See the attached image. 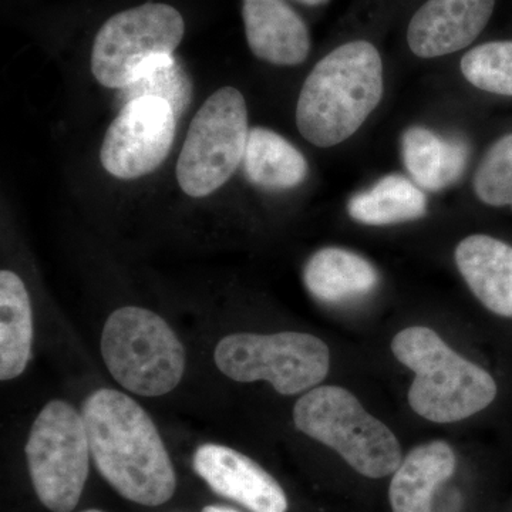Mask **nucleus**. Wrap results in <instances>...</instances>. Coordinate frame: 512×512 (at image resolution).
<instances>
[{"instance_id": "obj_1", "label": "nucleus", "mask_w": 512, "mask_h": 512, "mask_svg": "<svg viewBox=\"0 0 512 512\" xmlns=\"http://www.w3.org/2000/svg\"><path fill=\"white\" fill-rule=\"evenodd\" d=\"M82 416L94 464L117 493L147 507L171 500L177 487L173 461L136 400L100 389L84 400Z\"/></svg>"}, {"instance_id": "obj_2", "label": "nucleus", "mask_w": 512, "mask_h": 512, "mask_svg": "<svg viewBox=\"0 0 512 512\" xmlns=\"http://www.w3.org/2000/svg\"><path fill=\"white\" fill-rule=\"evenodd\" d=\"M383 60L369 37H353L322 57L303 83L296 106L299 133L316 147L348 140L383 97Z\"/></svg>"}, {"instance_id": "obj_3", "label": "nucleus", "mask_w": 512, "mask_h": 512, "mask_svg": "<svg viewBox=\"0 0 512 512\" xmlns=\"http://www.w3.org/2000/svg\"><path fill=\"white\" fill-rule=\"evenodd\" d=\"M392 350L416 375L407 399L423 419L456 423L480 413L497 396L490 373L457 355L433 329L402 330L394 336Z\"/></svg>"}, {"instance_id": "obj_4", "label": "nucleus", "mask_w": 512, "mask_h": 512, "mask_svg": "<svg viewBox=\"0 0 512 512\" xmlns=\"http://www.w3.org/2000/svg\"><path fill=\"white\" fill-rule=\"evenodd\" d=\"M293 421L296 429L335 450L362 476H390L402 463L393 431L343 387H313L293 407Z\"/></svg>"}, {"instance_id": "obj_5", "label": "nucleus", "mask_w": 512, "mask_h": 512, "mask_svg": "<svg viewBox=\"0 0 512 512\" xmlns=\"http://www.w3.org/2000/svg\"><path fill=\"white\" fill-rule=\"evenodd\" d=\"M100 348L111 376L137 396H164L183 379V343L161 316L148 309L126 306L111 313Z\"/></svg>"}, {"instance_id": "obj_6", "label": "nucleus", "mask_w": 512, "mask_h": 512, "mask_svg": "<svg viewBox=\"0 0 512 512\" xmlns=\"http://www.w3.org/2000/svg\"><path fill=\"white\" fill-rule=\"evenodd\" d=\"M214 360L218 369L235 382L265 380L276 392L293 396L325 379L330 355L326 343L308 333H234L218 343Z\"/></svg>"}, {"instance_id": "obj_7", "label": "nucleus", "mask_w": 512, "mask_h": 512, "mask_svg": "<svg viewBox=\"0 0 512 512\" xmlns=\"http://www.w3.org/2000/svg\"><path fill=\"white\" fill-rule=\"evenodd\" d=\"M248 136L244 96L234 87H222L191 121L177 163L181 190L202 198L227 184L244 161Z\"/></svg>"}, {"instance_id": "obj_8", "label": "nucleus", "mask_w": 512, "mask_h": 512, "mask_svg": "<svg viewBox=\"0 0 512 512\" xmlns=\"http://www.w3.org/2000/svg\"><path fill=\"white\" fill-rule=\"evenodd\" d=\"M90 456L82 414L63 400L47 403L26 443L30 478L47 510L70 512L76 508L89 476Z\"/></svg>"}, {"instance_id": "obj_9", "label": "nucleus", "mask_w": 512, "mask_h": 512, "mask_svg": "<svg viewBox=\"0 0 512 512\" xmlns=\"http://www.w3.org/2000/svg\"><path fill=\"white\" fill-rule=\"evenodd\" d=\"M184 32L183 16L165 3H146L117 13L94 39L93 76L101 86L124 89L148 60L173 55Z\"/></svg>"}, {"instance_id": "obj_10", "label": "nucleus", "mask_w": 512, "mask_h": 512, "mask_svg": "<svg viewBox=\"0 0 512 512\" xmlns=\"http://www.w3.org/2000/svg\"><path fill=\"white\" fill-rule=\"evenodd\" d=\"M174 109L157 97H140L124 104L104 137L100 160L104 170L120 180H136L157 170L175 136Z\"/></svg>"}, {"instance_id": "obj_11", "label": "nucleus", "mask_w": 512, "mask_h": 512, "mask_svg": "<svg viewBox=\"0 0 512 512\" xmlns=\"http://www.w3.org/2000/svg\"><path fill=\"white\" fill-rule=\"evenodd\" d=\"M497 0H421L404 39L419 59L454 55L473 45L493 18Z\"/></svg>"}, {"instance_id": "obj_12", "label": "nucleus", "mask_w": 512, "mask_h": 512, "mask_svg": "<svg viewBox=\"0 0 512 512\" xmlns=\"http://www.w3.org/2000/svg\"><path fill=\"white\" fill-rule=\"evenodd\" d=\"M194 470L221 497L252 512H286L288 498L264 468L234 448L204 444L194 456Z\"/></svg>"}, {"instance_id": "obj_13", "label": "nucleus", "mask_w": 512, "mask_h": 512, "mask_svg": "<svg viewBox=\"0 0 512 512\" xmlns=\"http://www.w3.org/2000/svg\"><path fill=\"white\" fill-rule=\"evenodd\" d=\"M245 36L256 59L298 66L311 52V33L288 0H242Z\"/></svg>"}, {"instance_id": "obj_14", "label": "nucleus", "mask_w": 512, "mask_h": 512, "mask_svg": "<svg viewBox=\"0 0 512 512\" xmlns=\"http://www.w3.org/2000/svg\"><path fill=\"white\" fill-rule=\"evenodd\" d=\"M458 271L495 315L512 318V247L488 235H471L456 248Z\"/></svg>"}, {"instance_id": "obj_15", "label": "nucleus", "mask_w": 512, "mask_h": 512, "mask_svg": "<svg viewBox=\"0 0 512 512\" xmlns=\"http://www.w3.org/2000/svg\"><path fill=\"white\" fill-rule=\"evenodd\" d=\"M456 471V454L446 441L413 448L394 471L389 498L393 512H433L437 488Z\"/></svg>"}, {"instance_id": "obj_16", "label": "nucleus", "mask_w": 512, "mask_h": 512, "mask_svg": "<svg viewBox=\"0 0 512 512\" xmlns=\"http://www.w3.org/2000/svg\"><path fill=\"white\" fill-rule=\"evenodd\" d=\"M303 281L323 303L348 302L376 288L379 275L363 256L342 248H323L309 259Z\"/></svg>"}, {"instance_id": "obj_17", "label": "nucleus", "mask_w": 512, "mask_h": 512, "mask_svg": "<svg viewBox=\"0 0 512 512\" xmlns=\"http://www.w3.org/2000/svg\"><path fill=\"white\" fill-rule=\"evenodd\" d=\"M468 150L458 138L441 137L429 128L412 127L403 136V160L424 190L440 191L464 173Z\"/></svg>"}, {"instance_id": "obj_18", "label": "nucleus", "mask_w": 512, "mask_h": 512, "mask_svg": "<svg viewBox=\"0 0 512 512\" xmlns=\"http://www.w3.org/2000/svg\"><path fill=\"white\" fill-rule=\"evenodd\" d=\"M33 320L29 293L15 272H0V379L25 372L32 352Z\"/></svg>"}, {"instance_id": "obj_19", "label": "nucleus", "mask_w": 512, "mask_h": 512, "mask_svg": "<svg viewBox=\"0 0 512 512\" xmlns=\"http://www.w3.org/2000/svg\"><path fill=\"white\" fill-rule=\"evenodd\" d=\"M244 168L252 184L271 190L296 187L308 175V163L301 151L264 127L249 131Z\"/></svg>"}, {"instance_id": "obj_20", "label": "nucleus", "mask_w": 512, "mask_h": 512, "mask_svg": "<svg viewBox=\"0 0 512 512\" xmlns=\"http://www.w3.org/2000/svg\"><path fill=\"white\" fill-rule=\"evenodd\" d=\"M350 217L366 225L400 224L419 220L427 212V198L417 185L402 175H387L370 190L349 201Z\"/></svg>"}, {"instance_id": "obj_21", "label": "nucleus", "mask_w": 512, "mask_h": 512, "mask_svg": "<svg viewBox=\"0 0 512 512\" xmlns=\"http://www.w3.org/2000/svg\"><path fill=\"white\" fill-rule=\"evenodd\" d=\"M192 87L187 73L173 56H158L148 60L133 82L121 89L119 100L157 97L171 104L175 116H181L191 100Z\"/></svg>"}, {"instance_id": "obj_22", "label": "nucleus", "mask_w": 512, "mask_h": 512, "mask_svg": "<svg viewBox=\"0 0 512 512\" xmlns=\"http://www.w3.org/2000/svg\"><path fill=\"white\" fill-rule=\"evenodd\" d=\"M461 73L484 92L512 96V40H495L468 50Z\"/></svg>"}, {"instance_id": "obj_23", "label": "nucleus", "mask_w": 512, "mask_h": 512, "mask_svg": "<svg viewBox=\"0 0 512 512\" xmlns=\"http://www.w3.org/2000/svg\"><path fill=\"white\" fill-rule=\"evenodd\" d=\"M474 191L484 204L512 208V134L487 151L474 177Z\"/></svg>"}, {"instance_id": "obj_24", "label": "nucleus", "mask_w": 512, "mask_h": 512, "mask_svg": "<svg viewBox=\"0 0 512 512\" xmlns=\"http://www.w3.org/2000/svg\"><path fill=\"white\" fill-rule=\"evenodd\" d=\"M296 2L302 3V5L309 6V8H316V6L325 5L329 0H296Z\"/></svg>"}, {"instance_id": "obj_25", "label": "nucleus", "mask_w": 512, "mask_h": 512, "mask_svg": "<svg viewBox=\"0 0 512 512\" xmlns=\"http://www.w3.org/2000/svg\"><path fill=\"white\" fill-rule=\"evenodd\" d=\"M202 512H238L235 510H231V508L227 507H215V505H210V507H205Z\"/></svg>"}, {"instance_id": "obj_26", "label": "nucleus", "mask_w": 512, "mask_h": 512, "mask_svg": "<svg viewBox=\"0 0 512 512\" xmlns=\"http://www.w3.org/2000/svg\"><path fill=\"white\" fill-rule=\"evenodd\" d=\"M83 512H103V511H99V510H89V511H83Z\"/></svg>"}]
</instances>
